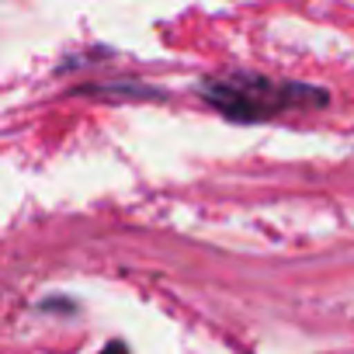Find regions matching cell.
<instances>
[{
    "label": "cell",
    "mask_w": 354,
    "mask_h": 354,
    "mask_svg": "<svg viewBox=\"0 0 354 354\" xmlns=\"http://www.w3.org/2000/svg\"><path fill=\"white\" fill-rule=\"evenodd\" d=\"M97 354H129V347H125L122 340H111V344H104Z\"/></svg>",
    "instance_id": "obj_2"
},
{
    "label": "cell",
    "mask_w": 354,
    "mask_h": 354,
    "mask_svg": "<svg viewBox=\"0 0 354 354\" xmlns=\"http://www.w3.org/2000/svg\"><path fill=\"white\" fill-rule=\"evenodd\" d=\"M202 101H209L230 122H268L302 108H323L326 94L299 84V80H274L264 73H216L198 84Z\"/></svg>",
    "instance_id": "obj_1"
}]
</instances>
